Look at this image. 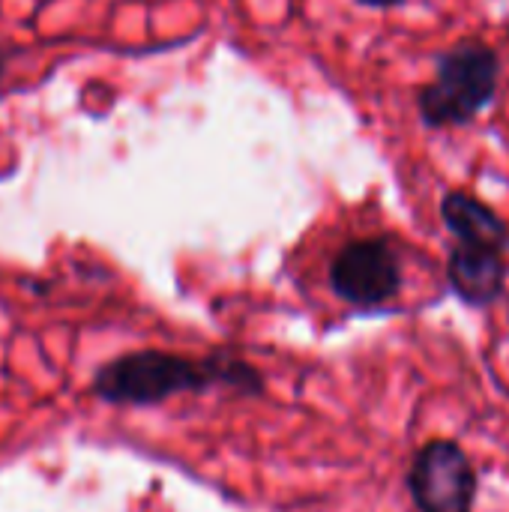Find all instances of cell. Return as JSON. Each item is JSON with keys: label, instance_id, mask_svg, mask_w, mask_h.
<instances>
[{"label": "cell", "instance_id": "obj_2", "mask_svg": "<svg viewBox=\"0 0 509 512\" xmlns=\"http://www.w3.org/2000/svg\"><path fill=\"white\" fill-rule=\"evenodd\" d=\"M498 57L480 42H468L441 57L438 75L420 93V114L429 126H462L495 96Z\"/></svg>", "mask_w": 509, "mask_h": 512}, {"label": "cell", "instance_id": "obj_4", "mask_svg": "<svg viewBox=\"0 0 509 512\" xmlns=\"http://www.w3.org/2000/svg\"><path fill=\"white\" fill-rule=\"evenodd\" d=\"M408 489L420 512H471L477 471L456 441H429L411 462Z\"/></svg>", "mask_w": 509, "mask_h": 512}, {"label": "cell", "instance_id": "obj_5", "mask_svg": "<svg viewBox=\"0 0 509 512\" xmlns=\"http://www.w3.org/2000/svg\"><path fill=\"white\" fill-rule=\"evenodd\" d=\"M447 279H450V288L465 303H471V306H489L504 291L507 264H504L501 249L459 243L453 249V255H450Z\"/></svg>", "mask_w": 509, "mask_h": 512}, {"label": "cell", "instance_id": "obj_6", "mask_svg": "<svg viewBox=\"0 0 509 512\" xmlns=\"http://www.w3.org/2000/svg\"><path fill=\"white\" fill-rule=\"evenodd\" d=\"M447 228L471 246H489V249H504L509 243L507 225L483 207L477 198H468L462 192H450L441 204Z\"/></svg>", "mask_w": 509, "mask_h": 512}, {"label": "cell", "instance_id": "obj_8", "mask_svg": "<svg viewBox=\"0 0 509 512\" xmlns=\"http://www.w3.org/2000/svg\"><path fill=\"white\" fill-rule=\"evenodd\" d=\"M6 75V51L0 48V78Z\"/></svg>", "mask_w": 509, "mask_h": 512}, {"label": "cell", "instance_id": "obj_3", "mask_svg": "<svg viewBox=\"0 0 509 512\" xmlns=\"http://www.w3.org/2000/svg\"><path fill=\"white\" fill-rule=\"evenodd\" d=\"M333 294L354 309H381L405 285V261L390 237L348 240L327 270Z\"/></svg>", "mask_w": 509, "mask_h": 512}, {"label": "cell", "instance_id": "obj_7", "mask_svg": "<svg viewBox=\"0 0 509 512\" xmlns=\"http://www.w3.org/2000/svg\"><path fill=\"white\" fill-rule=\"evenodd\" d=\"M360 3H366V6H396L402 0H360Z\"/></svg>", "mask_w": 509, "mask_h": 512}, {"label": "cell", "instance_id": "obj_1", "mask_svg": "<svg viewBox=\"0 0 509 512\" xmlns=\"http://www.w3.org/2000/svg\"><path fill=\"white\" fill-rule=\"evenodd\" d=\"M237 390L243 396H261V372L228 354H210L204 360L168 354V351H132L105 363L93 378V396L108 405L150 408L162 405L177 393H204V390Z\"/></svg>", "mask_w": 509, "mask_h": 512}]
</instances>
